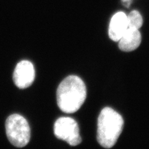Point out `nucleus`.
<instances>
[{
  "label": "nucleus",
  "mask_w": 149,
  "mask_h": 149,
  "mask_svg": "<svg viewBox=\"0 0 149 149\" xmlns=\"http://www.w3.org/2000/svg\"><path fill=\"white\" fill-rule=\"evenodd\" d=\"M86 98V87L81 78L70 75L59 84L57 90V102L66 113L77 111Z\"/></svg>",
  "instance_id": "nucleus-1"
},
{
  "label": "nucleus",
  "mask_w": 149,
  "mask_h": 149,
  "mask_svg": "<svg viewBox=\"0 0 149 149\" xmlns=\"http://www.w3.org/2000/svg\"><path fill=\"white\" fill-rule=\"evenodd\" d=\"M123 126L122 115L111 108L102 109L97 120V139L99 144L104 148H112L122 133Z\"/></svg>",
  "instance_id": "nucleus-2"
},
{
  "label": "nucleus",
  "mask_w": 149,
  "mask_h": 149,
  "mask_svg": "<svg viewBox=\"0 0 149 149\" xmlns=\"http://www.w3.org/2000/svg\"><path fill=\"white\" fill-rule=\"evenodd\" d=\"M6 130L8 140L13 146L22 148L29 144L31 128L27 120L22 115H10L6 122Z\"/></svg>",
  "instance_id": "nucleus-3"
},
{
  "label": "nucleus",
  "mask_w": 149,
  "mask_h": 149,
  "mask_svg": "<svg viewBox=\"0 0 149 149\" xmlns=\"http://www.w3.org/2000/svg\"><path fill=\"white\" fill-rule=\"evenodd\" d=\"M54 133L57 138L66 141L72 146H77L81 141L77 123L71 117H60L56 121Z\"/></svg>",
  "instance_id": "nucleus-4"
},
{
  "label": "nucleus",
  "mask_w": 149,
  "mask_h": 149,
  "mask_svg": "<svg viewBox=\"0 0 149 149\" xmlns=\"http://www.w3.org/2000/svg\"><path fill=\"white\" fill-rule=\"evenodd\" d=\"M35 72L34 66L31 61H19L13 72V81L19 88H26L32 85L35 80Z\"/></svg>",
  "instance_id": "nucleus-5"
},
{
  "label": "nucleus",
  "mask_w": 149,
  "mask_h": 149,
  "mask_svg": "<svg viewBox=\"0 0 149 149\" xmlns=\"http://www.w3.org/2000/svg\"><path fill=\"white\" fill-rule=\"evenodd\" d=\"M128 28L127 15L118 12L112 17L109 29V37L114 42H118Z\"/></svg>",
  "instance_id": "nucleus-6"
},
{
  "label": "nucleus",
  "mask_w": 149,
  "mask_h": 149,
  "mask_svg": "<svg viewBox=\"0 0 149 149\" xmlns=\"http://www.w3.org/2000/svg\"><path fill=\"white\" fill-rule=\"evenodd\" d=\"M119 42V48L124 52H131L137 49L141 42V35L139 29L128 27Z\"/></svg>",
  "instance_id": "nucleus-7"
},
{
  "label": "nucleus",
  "mask_w": 149,
  "mask_h": 149,
  "mask_svg": "<svg viewBox=\"0 0 149 149\" xmlns=\"http://www.w3.org/2000/svg\"><path fill=\"white\" fill-rule=\"evenodd\" d=\"M128 27L139 29L143 24V18L138 11L133 10L127 15Z\"/></svg>",
  "instance_id": "nucleus-8"
},
{
  "label": "nucleus",
  "mask_w": 149,
  "mask_h": 149,
  "mask_svg": "<svg viewBox=\"0 0 149 149\" xmlns=\"http://www.w3.org/2000/svg\"><path fill=\"white\" fill-rule=\"evenodd\" d=\"M122 1H123V2L125 3V4L126 5V6H127L129 5V3H130V1H131V0H122Z\"/></svg>",
  "instance_id": "nucleus-9"
}]
</instances>
